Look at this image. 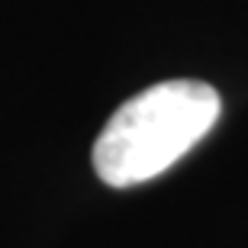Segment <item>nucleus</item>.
Instances as JSON below:
<instances>
[{"label":"nucleus","instance_id":"f257e3e1","mask_svg":"<svg viewBox=\"0 0 248 248\" xmlns=\"http://www.w3.org/2000/svg\"><path fill=\"white\" fill-rule=\"evenodd\" d=\"M219 93L203 81H161L126 100L93 145L103 184L139 187L165 174L219 120Z\"/></svg>","mask_w":248,"mask_h":248}]
</instances>
